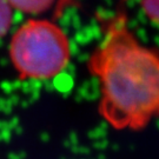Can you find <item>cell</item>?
<instances>
[{"label": "cell", "mask_w": 159, "mask_h": 159, "mask_svg": "<svg viewBox=\"0 0 159 159\" xmlns=\"http://www.w3.org/2000/svg\"><path fill=\"white\" fill-rule=\"evenodd\" d=\"M142 8L152 23L159 25V0H142Z\"/></svg>", "instance_id": "5"}, {"label": "cell", "mask_w": 159, "mask_h": 159, "mask_svg": "<svg viewBox=\"0 0 159 159\" xmlns=\"http://www.w3.org/2000/svg\"><path fill=\"white\" fill-rule=\"evenodd\" d=\"M11 7H14L18 11L38 14L46 12L51 8L54 0H7Z\"/></svg>", "instance_id": "3"}, {"label": "cell", "mask_w": 159, "mask_h": 159, "mask_svg": "<svg viewBox=\"0 0 159 159\" xmlns=\"http://www.w3.org/2000/svg\"><path fill=\"white\" fill-rule=\"evenodd\" d=\"M87 67L100 84L99 114L113 129L139 131L159 117V51L142 45L125 13L106 24Z\"/></svg>", "instance_id": "1"}, {"label": "cell", "mask_w": 159, "mask_h": 159, "mask_svg": "<svg viewBox=\"0 0 159 159\" xmlns=\"http://www.w3.org/2000/svg\"><path fill=\"white\" fill-rule=\"evenodd\" d=\"M10 57L19 79H52L70 63V40L57 24L30 19L13 34Z\"/></svg>", "instance_id": "2"}, {"label": "cell", "mask_w": 159, "mask_h": 159, "mask_svg": "<svg viewBox=\"0 0 159 159\" xmlns=\"http://www.w3.org/2000/svg\"><path fill=\"white\" fill-rule=\"evenodd\" d=\"M12 25V7L7 0H0V38L4 37Z\"/></svg>", "instance_id": "4"}]
</instances>
